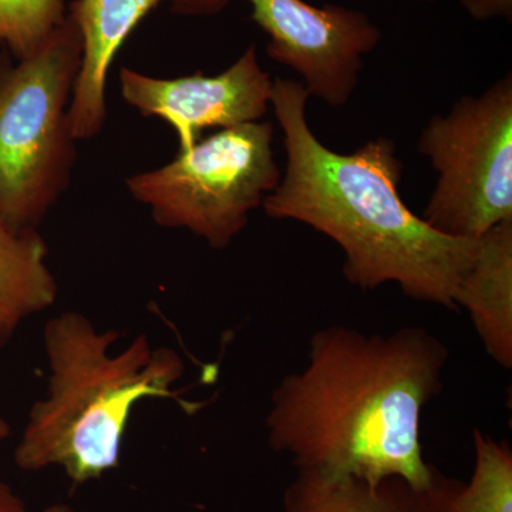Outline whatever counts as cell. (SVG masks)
Returning a JSON list of instances; mask_svg holds the SVG:
<instances>
[{
    "instance_id": "cell-1",
    "label": "cell",
    "mask_w": 512,
    "mask_h": 512,
    "mask_svg": "<svg viewBox=\"0 0 512 512\" xmlns=\"http://www.w3.org/2000/svg\"><path fill=\"white\" fill-rule=\"evenodd\" d=\"M450 350L419 326L365 333L316 330L308 362L275 387L269 446L298 471L367 481L402 477L417 490L436 480L423 457L421 413L443 390Z\"/></svg>"
},
{
    "instance_id": "cell-15",
    "label": "cell",
    "mask_w": 512,
    "mask_h": 512,
    "mask_svg": "<svg viewBox=\"0 0 512 512\" xmlns=\"http://www.w3.org/2000/svg\"><path fill=\"white\" fill-rule=\"evenodd\" d=\"M468 15L476 20L511 19L512 0H458Z\"/></svg>"
},
{
    "instance_id": "cell-17",
    "label": "cell",
    "mask_w": 512,
    "mask_h": 512,
    "mask_svg": "<svg viewBox=\"0 0 512 512\" xmlns=\"http://www.w3.org/2000/svg\"><path fill=\"white\" fill-rule=\"evenodd\" d=\"M45 512H80L76 510V508L72 507V505L64 504V503H56L49 505L46 508Z\"/></svg>"
},
{
    "instance_id": "cell-16",
    "label": "cell",
    "mask_w": 512,
    "mask_h": 512,
    "mask_svg": "<svg viewBox=\"0 0 512 512\" xmlns=\"http://www.w3.org/2000/svg\"><path fill=\"white\" fill-rule=\"evenodd\" d=\"M0 512H30L22 497L3 481H0Z\"/></svg>"
},
{
    "instance_id": "cell-10",
    "label": "cell",
    "mask_w": 512,
    "mask_h": 512,
    "mask_svg": "<svg viewBox=\"0 0 512 512\" xmlns=\"http://www.w3.org/2000/svg\"><path fill=\"white\" fill-rule=\"evenodd\" d=\"M458 480L437 473L427 490H417L402 477L367 481L298 471L284 493L285 512H446Z\"/></svg>"
},
{
    "instance_id": "cell-3",
    "label": "cell",
    "mask_w": 512,
    "mask_h": 512,
    "mask_svg": "<svg viewBox=\"0 0 512 512\" xmlns=\"http://www.w3.org/2000/svg\"><path fill=\"white\" fill-rule=\"evenodd\" d=\"M117 330H100L80 312H63L43 330L49 383L33 404L15 450L23 471L60 467L74 484L100 480L120 466L124 434L143 400H174L185 413L200 403L181 399L175 384L183 357L154 348L146 335L113 353Z\"/></svg>"
},
{
    "instance_id": "cell-6",
    "label": "cell",
    "mask_w": 512,
    "mask_h": 512,
    "mask_svg": "<svg viewBox=\"0 0 512 512\" xmlns=\"http://www.w3.org/2000/svg\"><path fill=\"white\" fill-rule=\"evenodd\" d=\"M437 184L423 220L441 234L478 239L512 221V79L464 97L421 134Z\"/></svg>"
},
{
    "instance_id": "cell-18",
    "label": "cell",
    "mask_w": 512,
    "mask_h": 512,
    "mask_svg": "<svg viewBox=\"0 0 512 512\" xmlns=\"http://www.w3.org/2000/svg\"><path fill=\"white\" fill-rule=\"evenodd\" d=\"M10 436V427L8 421L0 416V446L8 440Z\"/></svg>"
},
{
    "instance_id": "cell-13",
    "label": "cell",
    "mask_w": 512,
    "mask_h": 512,
    "mask_svg": "<svg viewBox=\"0 0 512 512\" xmlns=\"http://www.w3.org/2000/svg\"><path fill=\"white\" fill-rule=\"evenodd\" d=\"M476 467L470 483L457 481L446 512H512V451L507 441H495L474 430Z\"/></svg>"
},
{
    "instance_id": "cell-9",
    "label": "cell",
    "mask_w": 512,
    "mask_h": 512,
    "mask_svg": "<svg viewBox=\"0 0 512 512\" xmlns=\"http://www.w3.org/2000/svg\"><path fill=\"white\" fill-rule=\"evenodd\" d=\"M161 0H73L67 15L83 40V59L69 106L73 137L90 140L107 119V76L114 57Z\"/></svg>"
},
{
    "instance_id": "cell-12",
    "label": "cell",
    "mask_w": 512,
    "mask_h": 512,
    "mask_svg": "<svg viewBox=\"0 0 512 512\" xmlns=\"http://www.w3.org/2000/svg\"><path fill=\"white\" fill-rule=\"evenodd\" d=\"M39 229H13L0 218V348L26 319L55 305L57 282Z\"/></svg>"
},
{
    "instance_id": "cell-2",
    "label": "cell",
    "mask_w": 512,
    "mask_h": 512,
    "mask_svg": "<svg viewBox=\"0 0 512 512\" xmlns=\"http://www.w3.org/2000/svg\"><path fill=\"white\" fill-rule=\"evenodd\" d=\"M309 93L295 80L274 82L271 104L284 131L286 170L262 207L326 235L345 254L343 275L362 291L399 285L404 295L456 311L461 279L480 238H453L414 214L399 192L402 163L389 138L352 154L323 146L306 120Z\"/></svg>"
},
{
    "instance_id": "cell-8",
    "label": "cell",
    "mask_w": 512,
    "mask_h": 512,
    "mask_svg": "<svg viewBox=\"0 0 512 512\" xmlns=\"http://www.w3.org/2000/svg\"><path fill=\"white\" fill-rule=\"evenodd\" d=\"M120 83L126 103L174 128L178 153L190 150L210 128L224 130L261 120L274 92V80L259 64L255 45L217 76L198 72L158 79L123 67Z\"/></svg>"
},
{
    "instance_id": "cell-4",
    "label": "cell",
    "mask_w": 512,
    "mask_h": 512,
    "mask_svg": "<svg viewBox=\"0 0 512 512\" xmlns=\"http://www.w3.org/2000/svg\"><path fill=\"white\" fill-rule=\"evenodd\" d=\"M82 59L69 15L25 59L0 50V218L18 231L39 229L72 181L69 106Z\"/></svg>"
},
{
    "instance_id": "cell-7",
    "label": "cell",
    "mask_w": 512,
    "mask_h": 512,
    "mask_svg": "<svg viewBox=\"0 0 512 512\" xmlns=\"http://www.w3.org/2000/svg\"><path fill=\"white\" fill-rule=\"evenodd\" d=\"M178 15L220 13L231 0H170ZM252 20L269 37V57L295 70L309 96L330 106L348 103L382 33L369 16L343 6H313L305 0H248Z\"/></svg>"
},
{
    "instance_id": "cell-5",
    "label": "cell",
    "mask_w": 512,
    "mask_h": 512,
    "mask_svg": "<svg viewBox=\"0 0 512 512\" xmlns=\"http://www.w3.org/2000/svg\"><path fill=\"white\" fill-rule=\"evenodd\" d=\"M272 140V123L224 128L164 167L127 178V190L161 228L187 229L222 251L281 181Z\"/></svg>"
},
{
    "instance_id": "cell-14",
    "label": "cell",
    "mask_w": 512,
    "mask_h": 512,
    "mask_svg": "<svg viewBox=\"0 0 512 512\" xmlns=\"http://www.w3.org/2000/svg\"><path fill=\"white\" fill-rule=\"evenodd\" d=\"M66 18L64 0H0V50L25 59Z\"/></svg>"
},
{
    "instance_id": "cell-11",
    "label": "cell",
    "mask_w": 512,
    "mask_h": 512,
    "mask_svg": "<svg viewBox=\"0 0 512 512\" xmlns=\"http://www.w3.org/2000/svg\"><path fill=\"white\" fill-rule=\"evenodd\" d=\"M457 308L470 316L488 356L512 367V221L480 238L473 265L458 285Z\"/></svg>"
}]
</instances>
